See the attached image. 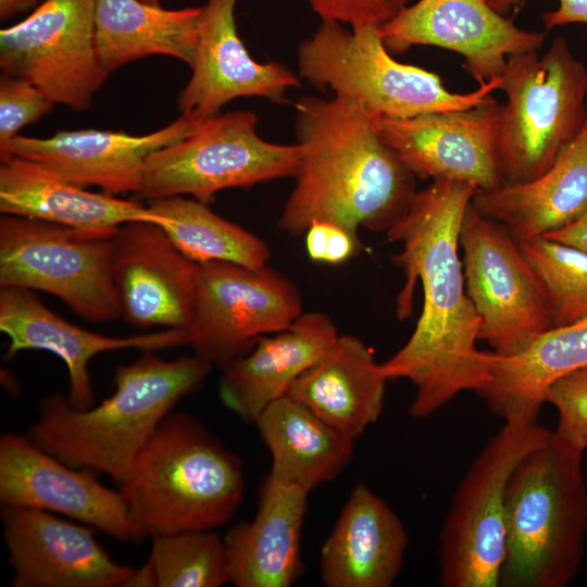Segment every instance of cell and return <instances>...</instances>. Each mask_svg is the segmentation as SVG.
<instances>
[{
    "label": "cell",
    "instance_id": "1",
    "mask_svg": "<svg viewBox=\"0 0 587 587\" xmlns=\"http://www.w3.org/2000/svg\"><path fill=\"white\" fill-rule=\"evenodd\" d=\"M477 189L466 183L439 179L417 190L401 217L387 229L400 245L392 262L404 284L397 297V315L412 312L415 284L423 289V308L409 340L380 363L385 377L404 378L415 387L410 413L427 417L465 390L479 392L490 379L494 352L482 351L480 321L465 289L459 236Z\"/></svg>",
    "mask_w": 587,
    "mask_h": 587
},
{
    "label": "cell",
    "instance_id": "2",
    "mask_svg": "<svg viewBox=\"0 0 587 587\" xmlns=\"http://www.w3.org/2000/svg\"><path fill=\"white\" fill-rule=\"evenodd\" d=\"M296 183L278 227L304 235L314 222L387 232L416 193L415 176L382 140L375 116L338 97L296 102ZM359 236V235H358Z\"/></svg>",
    "mask_w": 587,
    "mask_h": 587
},
{
    "label": "cell",
    "instance_id": "3",
    "mask_svg": "<svg viewBox=\"0 0 587 587\" xmlns=\"http://www.w3.org/2000/svg\"><path fill=\"white\" fill-rule=\"evenodd\" d=\"M212 367L196 353L163 360L143 351L116 367L115 391L97 407L75 409L60 394L41 400L26 435L67 465L104 473L120 484L161 422Z\"/></svg>",
    "mask_w": 587,
    "mask_h": 587
},
{
    "label": "cell",
    "instance_id": "4",
    "mask_svg": "<svg viewBox=\"0 0 587 587\" xmlns=\"http://www.w3.org/2000/svg\"><path fill=\"white\" fill-rule=\"evenodd\" d=\"M143 537L214 530L227 523L243 494L241 460L198 420L170 413L118 484Z\"/></svg>",
    "mask_w": 587,
    "mask_h": 587
},
{
    "label": "cell",
    "instance_id": "5",
    "mask_svg": "<svg viewBox=\"0 0 587 587\" xmlns=\"http://www.w3.org/2000/svg\"><path fill=\"white\" fill-rule=\"evenodd\" d=\"M583 453L551 433L516 466L505 497L500 585L566 587L576 576L587 534Z\"/></svg>",
    "mask_w": 587,
    "mask_h": 587
},
{
    "label": "cell",
    "instance_id": "6",
    "mask_svg": "<svg viewBox=\"0 0 587 587\" xmlns=\"http://www.w3.org/2000/svg\"><path fill=\"white\" fill-rule=\"evenodd\" d=\"M298 75L313 88L330 90L375 117L409 118L467 110L497 102L491 96L501 78L479 84L470 92H453L426 68L396 61L379 27L345 28L321 22L297 48Z\"/></svg>",
    "mask_w": 587,
    "mask_h": 587
},
{
    "label": "cell",
    "instance_id": "7",
    "mask_svg": "<svg viewBox=\"0 0 587 587\" xmlns=\"http://www.w3.org/2000/svg\"><path fill=\"white\" fill-rule=\"evenodd\" d=\"M499 89L495 145L502 184L532 180L545 173L587 124V70L566 39L547 51L508 58Z\"/></svg>",
    "mask_w": 587,
    "mask_h": 587
},
{
    "label": "cell",
    "instance_id": "8",
    "mask_svg": "<svg viewBox=\"0 0 587 587\" xmlns=\"http://www.w3.org/2000/svg\"><path fill=\"white\" fill-rule=\"evenodd\" d=\"M552 432L512 417L489 438L453 496L439 538L444 587H497L505 551V497L516 466Z\"/></svg>",
    "mask_w": 587,
    "mask_h": 587
},
{
    "label": "cell",
    "instance_id": "9",
    "mask_svg": "<svg viewBox=\"0 0 587 587\" xmlns=\"http://www.w3.org/2000/svg\"><path fill=\"white\" fill-rule=\"evenodd\" d=\"M257 125V115L247 110L202 120L188 136L147 157L135 199L150 202L188 195L209 203L225 189L295 177L299 146L266 141Z\"/></svg>",
    "mask_w": 587,
    "mask_h": 587
},
{
    "label": "cell",
    "instance_id": "10",
    "mask_svg": "<svg viewBox=\"0 0 587 587\" xmlns=\"http://www.w3.org/2000/svg\"><path fill=\"white\" fill-rule=\"evenodd\" d=\"M116 229L82 230L1 214L0 287L45 291L88 322L114 321L121 317L112 278Z\"/></svg>",
    "mask_w": 587,
    "mask_h": 587
},
{
    "label": "cell",
    "instance_id": "11",
    "mask_svg": "<svg viewBox=\"0 0 587 587\" xmlns=\"http://www.w3.org/2000/svg\"><path fill=\"white\" fill-rule=\"evenodd\" d=\"M459 243L466 294L480 321L479 340L508 357L553 328L545 291L504 225L471 203Z\"/></svg>",
    "mask_w": 587,
    "mask_h": 587
},
{
    "label": "cell",
    "instance_id": "12",
    "mask_svg": "<svg viewBox=\"0 0 587 587\" xmlns=\"http://www.w3.org/2000/svg\"><path fill=\"white\" fill-rule=\"evenodd\" d=\"M302 313L298 287L268 264H199L196 307L186 329L188 346L223 370L261 337L288 328Z\"/></svg>",
    "mask_w": 587,
    "mask_h": 587
},
{
    "label": "cell",
    "instance_id": "13",
    "mask_svg": "<svg viewBox=\"0 0 587 587\" xmlns=\"http://www.w3.org/2000/svg\"><path fill=\"white\" fill-rule=\"evenodd\" d=\"M1 75L36 86L54 104L91 107L110 75L95 43V0H43L0 30Z\"/></svg>",
    "mask_w": 587,
    "mask_h": 587
},
{
    "label": "cell",
    "instance_id": "14",
    "mask_svg": "<svg viewBox=\"0 0 587 587\" xmlns=\"http://www.w3.org/2000/svg\"><path fill=\"white\" fill-rule=\"evenodd\" d=\"M390 53L432 46L463 57V68L479 84L500 78L508 58L539 50L545 32L526 30L487 0H417L379 27Z\"/></svg>",
    "mask_w": 587,
    "mask_h": 587
},
{
    "label": "cell",
    "instance_id": "15",
    "mask_svg": "<svg viewBox=\"0 0 587 587\" xmlns=\"http://www.w3.org/2000/svg\"><path fill=\"white\" fill-rule=\"evenodd\" d=\"M0 502L61 513L124 542L145 538L120 490L102 485L96 471L67 465L27 435L0 438Z\"/></svg>",
    "mask_w": 587,
    "mask_h": 587
},
{
    "label": "cell",
    "instance_id": "16",
    "mask_svg": "<svg viewBox=\"0 0 587 587\" xmlns=\"http://www.w3.org/2000/svg\"><path fill=\"white\" fill-rule=\"evenodd\" d=\"M112 278L126 323L145 329H187L191 324L199 264L159 224L130 222L114 232Z\"/></svg>",
    "mask_w": 587,
    "mask_h": 587
},
{
    "label": "cell",
    "instance_id": "17",
    "mask_svg": "<svg viewBox=\"0 0 587 587\" xmlns=\"http://www.w3.org/2000/svg\"><path fill=\"white\" fill-rule=\"evenodd\" d=\"M497 108L494 102L409 118L375 117V126L415 177L491 191L502 185L495 145Z\"/></svg>",
    "mask_w": 587,
    "mask_h": 587
},
{
    "label": "cell",
    "instance_id": "18",
    "mask_svg": "<svg viewBox=\"0 0 587 587\" xmlns=\"http://www.w3.org/2000/svg\"><path fill=\"white\" fill-rule=\"evenodd\" d=\"M13 587H121L135 569L116 563L96 528L45 510L2 505Z\"/></svg>",
    "mask_w": 587,
    "mask_h": 587
},
{
    "label": "cell",
    "instance_id": "19",
    "mask_svg": "<svg viewBox=\"0 0 587 587\" xmlns=\"http://www.w3.org/2000/svg\"><path fill=\"white\" fill-rule=\"evenodd\" d=\"M180 115L145 135L101 129L58 130L47 138L17 135L0 157L33 161L79 187L95 186L109 196L133 193L141 185L147 157L179 141L201 121Z\"/></svg>",
    "mask_w": 587,
    "mask_h": 587
},
{
    "label": "cell",
    "instance_id": "20",
    "mask_svg": "<svg viewBox=\"0 0 587 587\" xmlns=\"http://www.w3.org/2000/svg\"><path fill=\"white\" fill-rule=\"evenodd\" d=\"M237 0H208L202 7L192 73L177 96L180 115L208 118L240 97H260L274 103L300 87V78L277 63L252 59L235 21Z\"/></svg>",
    "mask_w": 587,
    "mask_h": 587
},
{
    "label": "cell",
    "instance_id": "21",
    "mask_svg": "<svg viewBox=\"0 0 587 587\" xmlns=\"http://www.w3.org/2000/svg\"><path fill=\"white\" fill-rule=\"evenodd\" d=\"M0 330L9 337L5 358L27 349L49 351L66 365L70 404L79 410L93 404L89 361L99 353L122 349L160 350L188 346L186 329L164 328L151 333L113 337L76 326L47 308L33 290L1 287Z\"/></svg>",
    "mask_w": 587,
    "mask_h": 587
},
{
    "label": "cell",
    "instance_id": "22",
    "mask_svg": "<svg viewBox=\"0 0 587 587\" xmlns=\"http://www.w3.org/2000/svg\"><path fill=\"white\" fill-rule=\"evenodd\" d=\"M309 492L268 475L254 517L224 537L229 583L237 587H289L300 576V542Z\"/></svg>",
    "mask_w": 587,
    "mask_h": 587
},
{
    "label": "cell",
    "instance_id": "23",
    "mask_svg": "<svg viewBox=\"0 0 587 587\" xmlns=\"http://www.w3.org/2000/svg\"><path fill=\"white\" fill-rule=\"evenodd\" d=\"M409 544L394 510L364 484L357 485L320 552L327 587H390Z\"/></svg>",
    "mask_w": 587,
    "mask_h": 587
},
{
    "label": "cell",
    "instance_id": "24",
    "mask_svg": "<svg viewBox=\"0 0 587 587\" xmlns=\"http://www.w3.org/2000/svg\"><path fill=\"white\" fill-rule=\"evenodd\" d=\"M338 336L326 313L303 312L288 328L261 337L248 353L222 370V402L240 419L254 423L270 403L287 395Z\"/></svg>",
    "mask_w": 587,
    "mask_h": 587
},
{
    "label": "cell",
    "instance_id": "25",
    "mask_svg": "<svg viewBox=\"0 0 587 587\" xmlns=\"http://www.w3.org/2000/svg\"><path fill=\"white\" fill-rule=\"evenodd\" d=\"M0 213L82 230H114L130 222L162 225L166 218L139 200L86 190L15 155L0 160Z\"/></svg>",
    "mask_w": 587,
    "mask_h": 587
},
{
    "label": "cell",
    "instance_id": "26",
    "mask_svg": "<svg viewBox=\"0 0 587 587\" xmlns=\"http://www.w3.org/2000/svg\"><path fill=\"white\" fill-rule=\"evenodd\" d=\"M387 380L366 345L346 334L292 383L287 395L354 440L379 419Z\"/></svg>",
    "mask_w": 587,
    "mask_h": 587
},
{
    "label": "cell",
    "instance_id": "27",
    "mask_svg": "<svg viewBox=\"0 0 587 587\" xmlns=\"http://www.w3.org/2000/svg\"><path fill=\"white\" fill-rule=\"evenodd\" d=\"M472 203L504 225L519 243L573 222L587 207V124L545 173L525 183L476 191Z\"/></svg>",
    "mask_w": 587,
    "mask_h": 587
},
{
    "label": "cell",
    "instance_id": "28",
    "mask_svg": "<svg viewBox=\"0 0 587 587\" xmlns=\"http://www.w3.org/2000/svg\"><path fill=\"white\" fill-rule=\"evenodd\" d=\"M202 7L167 10L141 0H95V43L111 74L150 55H168L192 66Z\"/></svg>",
    "mask_w": 587,
    "mask_h": 587
},
{
    "label": "cell",
    "instance_id": "29",
    "mask_svg": "<svg viewBox=\"0 0 587 587\" xmlns=\"http://www.w3.org/2000/svg\"><path fill=\"white\" fill-rule=\"evenodd\" d=\"M587 366V315L551 328L513 355L494 352L490 379L478 392L504 421L537 420L548 387L558 378Z\"/></svg>",
    "mask_w": 587,
    "mask_h": 587
},
{
    "label": "cell",
    "instance_id": "30",
    "mask_svg": "<svg viewBox=\"0 0 587 587\" xmlns=\"http://www.w3.org/2000/svg\"><path fill=\"white\" fill-rule=\"evenodd\" d=\"M272 457L271 475L308 492L334 479L353 455V439L286 395L254 422Z\"/></svg>",
    "mask_w": 587,
    "mask_h": 587
},
{
    "label": "cell",
    "instance_id": "31",
    "mask_svg": "<svg viewBox=\"0 0 587 587\" xmlns=\"http://www.w3.org/2000/svg\"><path fill=\"white\" fill-rule=\"evenodd\" d=\"M148 207L166 218L160 226L177 249L197 264L217 261L261 267L271 259L265 240L220 216L208 203L175 196L150 201Z\"/></svg>",
    "mask_w": 587,
    "mask_h": 587
},
{
    "label": "cell",
    "instance_id": "32",
    "mask_svg": "<svg viewBox=\"0 0 587 587\" xmlns=\"http://www.w3.org/2000/svg\"><path fill=\"white\" fill-rule=\"evenodd\" d=\"M157 587H218L229 583L224 540L213 530L152 536Z\"/></svg>",
    "mask_w": 587,
    "mask_h": 587
},
{
    "label": "cell",
    "instance_id": "33",
    "mask_svg": "<svg viewBox=\"0 0 587 587\" xmlns=\"http://www.w3.org/2000/svg\"><path fill=\"white\" fill-rule=\"evenodd\" d=\"M548 300L553 328L587 315V252L538 237L520 243Z\"/></svg>",
    "mask_w": 587,
    "mask_h": 587
},
{
    "label": "cell",
    "instance_id": "34",
    "mask_svg": "<svg viewBox=\"0 0 587 587\" xmlns=\"http://www.w3.org/2000/svg\"><path fill=\"white\" fill-rule=\"evenodd\" d=\"M545 402L551 403L559 412L554 433L584 452L587 448V366L554 380L546 391Z\"/></svg>",
    "mask_w": 587,
    "mask_h": 587
},
{
    "label": "cell",
    "instance_id": "35",
    "mask_svg": "<svg viewBox=\"0 0 587 587\" xmlns=\"http://www.w3.org/2000/svg\"><path fill=\"white\" fill-rule=\"evenodd\" d=\"M53 102L33 84L16 77L0 78V157L18 132L50 113Z\"/></svg>",
    "mask_w": 587,
    "mask_h": 587
},
{
    "label": "cell",
    "instance_id": "36",
    "mask_svg": "<svg viewBox=\"0 0 587 587\" xmlns=\"http://www.w3.org/2000/svg\"><path fill=\"white\" fill-rule=\"evenodd\" d=\"M321 22L380 27L412 0H305Z\"/></svg>",
    "mask_w": 587,
    "mask_h": 587
},
{
    "label": "cell",
    "instance_id": "37",
    "mask_svg": "<svg viewBox=\"0 0 587 587\" xmlns=\"http://www.w3.org/2000/svg\"><path fill=\"white\" fill-rule=\"evenodd\" d=\"M307 252L311 260L340 264L362 250L358 235L328 222H314L304 234Z\"/></svg>",
    "mask_w": 587,
    "mask_h": 587
},
{
    "label": "cell",
    "instance_id": "38",
    "mask_svg": "<svg viewBox=\"0 0 587 587\" xmlns=\"http://www.w3.org/2000/svg\"><path fill=\"white\" fill-rule=\"evenodd\" d=\"M542 21L548 30L569 24L587 26V0H558V7L545 12Z\"/></svg>",
    "mask_w": 587,
    "mask_h": 587
},
{
    "label": "cell",
    "instance_id": "39",
    "mask_svg": "<svg viewBox=\"0 0 587 587\" xmlns=\"http://www.w3.org/2000/svg\"><path fill=\"white\" fill-rule=\"evenodd\" d=\"M544 237L574 246L587 252V207L573 222Z\"/></svg>",
    "mask_w": 587,
    "mask_h": 587
},
{
    "label": "cell",
    "instance_id": "40",
    "mask_svg": "<svg viewBox=\"0 0 587 587\" xmlns=\"http://www.w3.org/2000/svg\"><path fill=\"white\" fill-rule=\"evenodd\" d=\"M157 587L155 575L149 561L140 569L135 570L124 587Z\"/></svg>",
    "mask_w": 587,
    "mask_h": 587
},
{
    "label": "cell",
    "instance_id": "41",
    "mask_svg": "<svg viewBox=\"0 0 587 587\" xmlns=\"http://www.w3.org/2000/svg\"><path fill=\"white\" fill-rule=\"evenodd\" d=\"M39 0H0V18L8 20L25 12Z\"/></svg>",
    "mask_w": 587,
    "mask_h": 587
},
{
    "label": "cell",
    "instance_id": "42",
    "mask_svg": "<svg viewBox=\"0 0 587 587\" xmlns=\"http://www.w3.org/2000/svg\"><path fill=\"white\" fill-rule=\"evenodd\" d=\"M526 0H487V2L499 13L508 15L517 12Z\"/></svg>",
    "mask_w": 587,
    "mask_h": 587
},
{
    "label": "cell",
    "instance_id": "43",
    "mask_svg": "<svg viewBox=\"0 0 587 587\" xmlns=\"http://www.w3.org/2000/svg\"><path fill=\"white\" fill-rule=\"evenodd\" d=\"M146 3L153 4V5H160L159 0H141Z\"/></svg>",
    "mask_w": 587,
    "mask_h": 587
}]
</instances>
